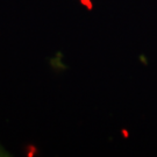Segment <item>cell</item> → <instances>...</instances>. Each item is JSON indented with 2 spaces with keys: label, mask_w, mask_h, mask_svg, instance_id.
I'll return each instance as SVG.
<instances>
[{
  "label": "cell",
  "mask_w": 157,
  "mask_h": 157,
  "mask_svg": "<svg viewBox=\"0 0 157 157\" xmlns=\"http://www.w3.org/2000/svg\"><path fill=\"white\" fill-rule=\"evenodd\" d=\"M2 152H5V151H4V150L1 149V147H0V156H6V155H7V154H2Z\"/></svg>",
  "instance_id": "obj_1"
}]
</instances>
